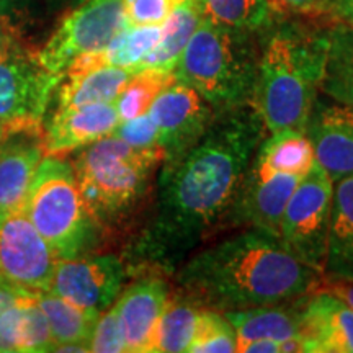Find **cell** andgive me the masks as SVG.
<instances>
[{
  "instance_id": "cell-1",
  "label": "cell",
  "mask_w": 353,
  "mask_h": 353,
  "mask_svg": "<svg viewBox=\"0 0 353 353\" xmlns=\"http://www.w3.org/2000/svg\"><path fill=\"white\" fill-rule=\"evenodd\" d=\"M267 130L252 105L219 113L203 138L162 162L156 216L145 232V257L175 268L229 219Z\"/></svg>"
},
{
  "instance_id": "cell-2",
  "label": "cell",
  "mask_w": 353,
  "mask_h": 353,
  "mask_svg": "<svg viewBox=\"0 0 353 353\" xmlns=\"http://www.w3.org/2000/svg\"><path fill=\"white\" fill-rule=\"evenodd\" d=\"M322 278L278 237L247 229L188 259L176 285L196 306L232 312L294 301L319 288Z\"/></svg>"
},
{
  "instance_id": "cell-3",
  "label": "cell",
  "mask_w": 353,
  "mask_h": 353,
  "mask_svg": "<svg viewBox=\"0 0 353 353\" xmlns=\"http://www.w3.org/2000/svg\"><path fill=\"white\" fill-rule=\"evenodd\" d=\"M329 28L276 19L260 32L250 105L267 132L303 130L324 76Z\"/></svg>"
},
{
  "instance_id": "cell-4",
  "label": "cell",
  "mask_w": 353,
  "mask_h": 353,
  "mask_svg": "<svg viewBox=\"0 0 353 353\" xmlns=\"http://www.w3.org/2000/svg\"><path fill=\"white\" fill-rule=\"evenodd\" d=\"M260 32L201 19L176 64V79L195 88L218 114L250 105Z\"/></svg>"
},
{
  "instance_id": "cell-5",
  "label": "cell",
  "mask_w": 353,
  "mask_h": 353,
  "mask_svg": "<svg viewBox=\"0 0 353 353\" xmlns=\"http://www.w3.org/2000/svg\"><path fill=\"white\" fill-rule=\"evenodd\" d=\"M162 162L164 154L159 148L136 149L107 136L85 145L72 165L88 211L97 221H110L143 198Z\"/></svg>"
},
{
  "instance_id": "cell-6",
  "label": "cell",
  "mask_w": 353,
  "mask_h": 353,
  "mask_svg": "<svg viewBox=\"0 0 353 353\" xmlns=\"http://www.w3.org/2000/svg\"><path fill=\"white\" fill-rule=\"evenodd\" d=\"M25 214L61 259L83 255L95 242L97 221L63 156H43L23 205Z\"/></svg>"
},
{
  "instance_id": "cell-7",
  "label": "cell",
  "mask_w": 353,
  "mask_h": 353,
  "mask_svg": "<svg viewBox=\"0 0 353 353\" xmlns=\"http://www.w3.org/2000/svg\"><path fill=\"white\" fill-rule=\"evenodd\" d=\"M334 182L314 161L298 183L281 216L278 241L291 255L324 273Z\"/></svg>"
},
{
  "instance_id": "cell-8",
  "label": "cell",
  "mask_w": 353,
  "mask_h": 353,
  "mask_svg": "<svg viewBox=\"0 0 353 353\" xmlns=\"http://www.w3.org/2000/svg\"><path fill=\"white\" fill-rule=\"evenodd\" d=\"M63 76L48 72L37 57L0 48V126L7 134H39L52 90Z\"/></svg>"
},
{
  "instance_id": "cell-9",
  "label": "cell",
  "mask_w": 353,
  "mask_h": 353,
  "mask_svg": "<svg viewBox=\"0 0 353 353\" xmlns=\"http://www.w3.org/2000/svg\"><path fill=\"white\" fill-rule=\"evenodd\" d=\"M125 25L123 0H85L61 21L37 61L48 72L64 76L74 61L107 46Z\"/></svg>"
},
{
  "instance_id": "cell-10",
  "label": "cell",
  "mask_w": 353,
  "mask_h": 353,
  "mask_svg": "<svg viewBox=\"0 0 353 353\" xmlns=\"http://www.w3.org/2000/svg\"><path fill=\"white\" fill-rule=\"evenodd\" d=\"M57 257L23 210L0 218V276L19 288L50 290Z\"/></svg>"
},
{
  "instance_id": "cell-11",
  "label": "cell",
  "mask_w": 353,
  "mask_h": 353,
  "mask_svg": "<svg viewBox=\"0 0 353 353\" xmlns=\"http://www.w3.org/2000/svg\"><path fill=\"white\" fill-rule=\"evenodd\" d=\"M125 278V265L114 255H79L57 260L50 291L100 314L120 296Z\"/></svg>"
},
{
  "instance_id": "cell-12",
  "label": "cell",
  "mask_w": 353,
  "mask_h": 353,
  "mask_svg": "<svg viewBox=\"0 0 353 353\" xmlns=\"http://www.w3.org/2000/svg\"><path fill=\"white\" fill-rule=\"evenodd\" d=\"M149 113L157 125V148L164 161L198 143L218 117L195 88L179 79L157 97Z\"/></svg>"
},
{
  "instance_id": "cell-13",
  "label": "cell",
  "mask_w": 353,
  "mask_h": 353,
  "mask_svg": "<svg viewBox=\"0 0 353 353\" xmlns=\"http://www.w3.org/2000/svg\"><path fill=\"white\" fill-rule=\"evenodd\" d=\"M316 161L332 182L353 176V110L317 97L304 126Z\"/></svg>"
},
{
  "instance_id": "cell-14",
  "label": "cell",
  "mask_w": 353,
  "mask_h": 353,
  "mask_svg": "<svg viewBox=\"0 0 353 353\" xmlns=\"http://www.w3.org/2000/svg\"><path fill=\"white\" fill-rule=\"evenodd\" d=\"M299 339L306 353H353V309L317 288L301 303Z\"/></svg>"
},
{
  "instance_id": "cell-15",
  "label": "cell",
  "mask_w": 353,
  "mask_h": 353,
  "mask_svg": "<svg viewBox=\"0 0 353 353\" xmlns=\"http://www.w3.org/2000/svg\"><path fill=\"white\" fill-rule=\"evenodd\" d=\"M301 179L298 175L281 174L260 179L247 172L228 221L234 226L255 229L278 237L281 216Z\"/></svg>"
},
{
  "instance_id": "cell-16",
  "label": "cell",
  "mask_w": 353,
  "mask_h": 353,
  "mask_svg": "<svg viewBox=\"0 0 353 353\" xmlns=\"http://www.w3.org/2000/svg\"><path fill=\"white\" fill-rule=\"evenodd\" d=\"M120 123L114 101L57 110L41 138L44 156H63L107 138Z\"/></svg>"
},
{
  "instance_id": "cell-17",
  "label": "cell",
  "mask_w": 353,
  "mask_h": 353,
  "mask_svg": "<svg viewBox=\"0 0 353 353\" xmlns=\"http://www.w3.org/2000/svg\"><path fill=\"white\" fill-rule=\"evenodd\" d=\"M169 298V285L161 276H145L120 293L114 306L125 330L126 352L149 353Z\"/></svg>"
},
{
  "instance_id": "cell-18",
  "label": "cell",
  "mask_w": 353,
  "mask_h": 353,
  "mask_svg": "<svg viewBox=\"0 0 353 353\" xmlns=\"http://www.w3.org/2000/svg\"><path fill=\"white\" fill-rule=\"evenodd\" d=\"M0 141V218L23 210L30 185L44 156L38 134Z\"/></svg>"
},
{
  "instance_id": "cell-19",
  "label": "cell",
  "mask_w": 353,
  "mask_h": 353,
  "mask_svg": "<svg viewBox=\"0 0 353 353\" xmlns=\"http://www.w3.org/2000/svg\"><path fill=\"white\" fill-rule=\"evenodd\" d=\"M260 141L249 167V174L260 179L272 175L304 176L314 164V149L303 130H280L267 132Z\"/></svg>"
},
{
  "instance_id": "cell-20",
  "label": "cell",
  "mask_w": 353,
  "mask_h": 353,
  "mask_svg": "<svg viewBox=\"0 0 353 353\" xmlns=\"http://www.w3.org/2000/svg\"><path fill=\"white\" fill-rule=\"evenodd\" d=\"M303 298L273 306L224 312L236 330V352L241 345L257 339H273L280 342L298 339L301 330Z\"/></svg>"
},
{
  "instance_id": "cell-21",
  "label": "cell",
  "mask_w": 353,
  "mask_h": 353,
  "mask_svg": "<svg viewBox=\"0 0 353 353\" xmlns=\"http://www.w3.org/2000/svg\"><path fill=\"white\" fill-rule=\"evenodd\" d=\"M161 34L162 25H125L107 46L79 57L65 72H83L100 65H113V68L128 69L134 74V69L141 61L159 43Z\"/></svg>"
},
{
  "instance_id": "cell-22",
  "label": "cell",
  "mask_w": 353,
  "mask_h": 353,
  "mask_svg": "<svg viewBox=\"0 0 353 353\" xmlns=\"http://www.w3.org/2000/svg\"><path fill=\"white\" fill-rule=\"evenodd\" d=\"M334 185L324 276L353 281V176Z\"/></svg>"
},
{
  "instance_id": "cell-23",
  "label": "cell",
  "mask_w": 353,
  "mask_h": 353,
  "mask_svg": "<svg viewBox=\"0 0 353 353\" xmlns=\"http://www.w3.org/2000/svg\"><path fill=\"white\" fill-rule=\"evenodd\" d=\"M131 76V70L113 65H100L83 72H65L61 81L57 110L114 101Z\"/></svg>"
},
{
  "instance_id": "cell-24",
  "label": "cell",
  "mask_w": 353,
  "mask_h": 353,
  "mask_svg": "<svg viewBox=\"0 0 353 353\" xmlns=\"http://www.w3.org/2000/svg\"><path fill=\"white\" fill-rule=\"evenodd\" d=\"M203 19L198 0H183L162 23V34L154 50L141 61L134 72L144 69L175 72L180 56Z\"/></svg>"
},
{
  "instance_id": "cell-25",
  "label": "cell",
  "mask_w": 353,
  "mask_h": 353,
  "mask_svg": "<svg viewBox=\"0 0 353 353\" xmlns=\"http://www.w3.org/2000/svg\"><path fill=\"white\" fill-rule=\"evenodd\" d=\"M319 90L330 100L353 110V26L329 28V46Z\"/></svg>"
},
{
  "instance_id": "cell-26",
  "label": "cell",
  "mask_w": 353,
  "mask_h": 353,
  "mask_svg": "<svg viewBox=\"0 0 353 353\" xmlns=\"http://www.w3.org/2000/svg\"><path fill=\"white\" fill-rule=\"evenodd\" d=\"M37 298L50 324L51 337L54 342L52 352L63 345H85L88 348V339L100 314L65 301L50 290L39 291Z\"/></svg>"
},
{
  "instance_id": "cell-27",
  "label": "cell",
  "mask_w": 353,
  "mask_h": 353,
  "mask_svg": "<svg viewBox=\"0 0 353 353\" xmlns=\"http://www.w3.org/2000/svg\"><path fill=\"white\" fill-rule=\"evenodd\" d=\"M200 306L190 299L179 296L169 298L167 306L162 312L149 353H182L188 352L195 337L198 319H200Z\"/></svg>"
},
{
  "instance_id": "cell-28",
  "label": "cell",
  "mask_w": 353,
  "mask_h": 353,
  "mask_svg": "<svg viewBox=\"0 0 353 353\" xmlns=\"http://www.w3.org/2000/svg\"><path fill=\"white\" fill-rule=\"evenodd\" d=\"M175 81V72H164V70L156 69H144L132 74L126 87L114 100L120 121L148 113L157 97Z\"/></svg>"
},
{
  "instance_id": "cell-29",
  "label": "cell",
  "mask_w": 353,
  "mask_h": 353,
  "mask_svg": "<svg viewBox=\"0 0 353 353\" xmlns=\"http://www.w3.org/2000/svg\"><path fill=\"white\" fill-rule=\"evenodd\" d=\"M203 19L232 28L260 32L276 20L265 0H198Z\"/></svg>"
},
{
  "instance_id": "cell-30",
  "label": "cell",
  "mask_w": 353,
  "mask_h": 353,
  "mask_svg": "<svg viewBox=\"0 0 353 353\" xmlns=\"http://www.w3.org/2000/svg\"><path fill=\"white\" fill-rule=\"evenodd\" d=\"M37 293L7 281L0 283V352H19L25 309Z\"/></svg>"
},
{
  "instance_id": "cell-31",
  "label": "cell",
  "mask_w": 353,
  "mask_h": 353,
  "mask_svg": "<svg viewBox=\"0 0 353 353\" xmlns=\"http://www.w3.org/2000/svg\"><path fill=\"white\" fill-rule=\"evenodd\" d=\"M236 347V330L224 312L203 307L188 353H232Z\"/></svg>"
},
{
  "instance_id": "cell-32",
  "label": "cell",
  "mask_w": 353,
  "mask_h": 353,
  "mask_svg": "<svg viewBox=\"0 0 353 353\" xmlns=\"http://www.w3.org/2000/svg\"><path fill=\"white\" fill-rule=\"evenodd\" d=\"M54 342H52L50 324L43 309L39 307L38 298L34 294L32 301L25 309L23 321H21L20 332V353H38V352H52Z\"/></svg>"
},
{
  "instance_id": "cell-33",
  "label": "cell",
  "mask_w": 353,
  "mask_h": 353,
  "mask_svg": "<svg viewBox=\"0 0 353 353\" xmlns=\"http://www.w3.org/2000/svg\"><path fill=\"white\" fill-rule=\"evenodd\" d=\"M88 352L121 353L126 352V339L117 306H110L100 312L88 339Z\"/></svg>"
},
{
  "instance_id": "cell-34",
  "label": "cell",
  "mask_w": 353,
  "mask_h": 353,
  "mask_svg": "<svg viewBox=\"0 0 353 353\" xmlns=\"http://www.w3.org/2000/svg\"><path fill=\"white\" fill-rule=\"evenodd\" d=\"M183 0H123L126 25H162Z\"/></svg>"
},
{
  "instance_id": "cell-35",
  "label": "cell",
  "mask_w": 353,
  "mask_h": 353,
  "mask_svg": "<svg viewBox=\"0 0 353 353\" xmlns=\"http://www.w3.org/2000/svg\"><path fill=\"white\" fill-rule=\"evenodd\" d=\"M110 136H114L136 149L157 148V125L149 112L131 120L120 121Z\"/></svg>"
},
{
  "instance_id": "cell-36",
  "label": "cell",
  "mask_w": 353,
  "mask_h": 353,
  "mask_svg": "<svg viewBox=\"0 0 353 353\" xmlns=\"http://www.w3.org/2000/svg\"><path fill=\"white\" fill-rule=\"evenodd\" d=\"M276 19H319L332 12L327 0H265Z\"/></svg>"
},
{
  "instance_id": "cell-37",
  "label": "cell",
  "mask_w": 353,
  "mask_h": 353,
  "mask_svg": "<svg viewBox=\"0 0 353 353\" xmlns=\"http://www.w3.org/2000/svg\"><path fill=\"white\" fill-rule=\"evenodd\" d=\"M319 288L327 290L335 296L343 299L348 306L353 309V281L348 280H334V278H322Z\"/></svg>"
},
{
  "instance_id": "cell-38",
  "label": "cell",
  "mask_w": 353,
  "mask_h": 353,
  "mask_svg": "<svg viewBox=\"0 0 353 353\" xmlns=\"http://www.w3.org/2000/svg\"><path fill=\"white\" fill-rule=\"evenodd\" d=\"M332 13L342 20V23L353 26V0H337Z\"/></svg>"
},
{
  "instance_id": "cell-39",
  "label": "cell",
  "mask_w": 353,
  "mask_h": 353,
  "mask_svg": "<svg viewBox=\"0 0 353 353\" xmlns=\"http://www.w3.org/2000/svg\"><path fill=\"white\" fill-rule=\"evenodd\" d=\"M26 0H0V15L10 19L13 13H17Z\"/></svg>"
},
{
  "instance_id": "cell-40",
  "label": "cell",
  "mask_w": 353,
  "mask_h": 353,
  "mask_svg": "<svg viewBox=\"0 0 353 353\" xmlns=\"http://www.w3.org/2000/svg\"><path fill=\"white\" fill-rule=\"evenodd\" d=\"M3 46V32H2V21H0V48Z\"/></svg>"
},
{
  "instance_id": "cell-41",
  "label": "cell",
  "mask_w": 353,
  "mask_h": 353,
  "mask_svg": "<svg viewBox=\"0 0 353 353\" xmlns=\"http://www.w3.org/2000/svg\"><path fill=\"white\" fill-rule=\"evenodd\" d=\"M3 138H6V131H3V128L0 126V141H2Z\"/></svg>"
},
{
  "instance_id": "cell-42",
  "label": "cell",
  "mask_w": 353,
  "mask_h": 353,
  "mask_svg": "<svg viewBox=\"0 0 353 353\" xmlns=\"http://www.w3.org/2000/svg\"><path fill=\"white\" fill-rule=\"evenodd\" d=\"M327 2L330 3V7H332V10H334V6H335V2H337V0H327Z\"/></svg>"
},
{
  "instance_id": "cell-43",
  "label": "cell",
  "mask_w": 353,
  "mask_h": 353,
  "mask_svg": "<svg viewBox=\"0 0 353 353\" xmlns=\"http://www.w3.org/2000/svg\"><path fill=\"white\" fill-rule=\"evenodd\" d=\"M2 281H3V278H2V276H0V283H2Z\"/></svg>"
}]
</instances>
